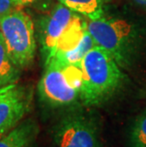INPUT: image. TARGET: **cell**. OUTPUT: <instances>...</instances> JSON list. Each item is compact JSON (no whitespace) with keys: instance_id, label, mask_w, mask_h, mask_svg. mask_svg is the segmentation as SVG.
<instances>
[{"instance_id":"cell-4","label":"cell","mask_w":146,"mask_h":147,"mask_svg":"<svg viewBox=\"0 0 146 147\" xmlns=\"http://www.w3.org/2000/svg\"><path fill=\"white\" fill-rule=\"evenodd\" d=\"M0 32L13 62L21 69L33 63L36 54L35 29L32 19L19 8L0 18Z\"/></svg>"},{"instance_id":"cell-6","label":"cell","mask_w":146,"mask_h":147,"mask_svg":"<svg viewBox=\"0 0 146 147\" xmlns=\"http://www.w3.org/2000/svg\"><path fill=\"white\" fill-rule=\"evenodd\" d=\"M33 87L19 83L0 87V138L20 123L32 110Z\"/></svg>"},{"instance_id":"cell-9","label":"cell","mask_w":146,"mask_h":147,"mask_svg":"<svg viewBox=\"0 0 146 147\" xmlns=\"http://www.w3.org/2000/svg\"><path fill=\"white\" fill-rule=\"evenodd\" d=\"M63 5L88 20L99 19L105 15V10L110 0H58Z\"/></svg>"},{"instance_id":"cell-7","label":"cell","mask_w":146,"mask_h":147,"mask_svg":"<svg viewBox=\"0 0 146 147\" xmlns=\"http://www.w3.org/2000/svg\"><path fill=\"white\" fill-rule=\"evenodd\" d=\"M77 14L59 2L40 22L39 42L45 65L54 57L59 41Z\"/></svg>"},{"instance_id":"cell-8","label":"cell","mask_w":146,"mask_h":147,"mask_svg":"<svg viewBox=\"0 0 146 147\" xmlns=\"http://www.w3.org/2000/svg\"><path fill=\"white\" fill-rule=\"evenodd\" d=\"M39 125L30 118L24 119L13 129L0 138V147H34Z\"/></svg>"},{"instance_id":"cell-12","label":"cell","mask_w":146,"mask_h":147,"mask_svg":"<svg viewBox=\"0 0 146 147\" xmlns=\"http://www.w3.org/2000/svg\"><path fill=\"white\" fill-rule=\"evenodd\" d=\"M131 147H146V108L133 123L129 134Z\"/></svg>"},{"instance_id":"cell-15","label":"cell","mask_w":146,"mask_h":147,"mask_svg":"<svg viewBox=\"0 0 146 147\" xmlns=\"http://www.w3.org/2000/svg\"><path fill=\"white\" fill-rule=\"evenodd\" d=\"M135 5L146 9V0H131Z\"/></svg>"},{"instance_id":"cell-5","label":"cell","mask_w":146,"mask_h":147,"mask_svg":"<svg viewBox=\"0 0 146 147\" xmlns=\"http://www.w3.org/2000/svg\"><path fill=\"white\" fill-rule=\"evenodd\" d=\"M55 147H101L95 121L74 108L66 112L52 129Z\"/></svg>"},{"instance_id":"cell-2","label":"cell","mask_w":146,"mask_h":147,"mask_svg":"<svg viewBox=\"0 0 146 147\" xmlns=\"http://www.w3.org/2000/svg\"><path fill=\"white\" fill-rule=\"evenodd\" d=\"M87 30L96 45L106 51L122 68L134 64L142 47L141 30L131 22L102 16L88 20Z\"/></svg>"},{"instance_id":"cell-3","label":"cell","mask_w":146,"mask_h":147,"mask_svg":"<svg viewBox=\"0 0 146 147\" xmlns=\"http://www.w3.org/2000/svg\"><path fill=\"white\" fill-rule=\"evenodd\" d=\"M83 74L81 63L64 64L51 59L37 86L39 101L50 109L71 110L81 104Z\"/></svg>"},{"instance_id":"cell-1","label":"cell","mask_w":146,"mask_h":147,"mask_svg":"<svg viewBox=\"0 0 146 147\" xmlns=\"http://www.w3.org/2000/svg\"><path fill=\"white\" fill-rule=\"evenodd\" d=\"M83 74L81 105L97 106L108 101L122 86L124 74L114 59L96 45L81 61Z\"/></svg>"},{"instance_id":"cell-11","label":"cell","mask_w":146,"mask_h":147,"mask_svg":"<svg viewBox=\"0 0 146 147\" xmlns=\"http://www.w3.org/2000/svg\"><path fill=\"white\" fill-rule=\"evenodd\" d=\"M96 46L95 41L93 40L92 36L90 35L88 30H86L85 33L83 34L82 40L73 49L70 51L65 53L63 55L53 57L52 59H56L57 61L62 62L64 64H71V65H77L80 64L82 59L85 57V55L87 53L90 49H93Z\"/></svg>"},{"instance_id":"cell-13","label":"cell","mask_w":146,"mask_h":147,"mask_svg":"<svg viewBox=\"0 0 146 147\" xmlns=\"http://www.w3.org/2000/svg\"><path fill=\"white\" fill-rule=\"evenodd\" d=\"M16 8L13 0H0V18L10 13Z\"/></svg>"},{"instance_id":"cell-14","label":"cell","mask_w":146,"mask_h":147,"mask_svg":"<svg viewBox=\"0 0 146 147\" xmlns=\"http://www.w3.org/2000/svg\"><path fill=\"white\" fill-rule=\"evenodd\" d=\"M40 0H13L14 4L17 8L19 7H26V6H30L37 3Z\"/></svg>"},{"instance_id":"cell-10","label":"cell","mask_w":146,"mask_h":147,"mask_svg":"<svg viewBox=\"0 0 146 147\" xmlns=\"http://www.w3.org/2000/svg\"><path fill=\"white\" fill-rule=\"evenodd\" d=\"M22 69L17 67L8 52L0 32V87L19 82Z\"/></svg>"}]
</instances>
